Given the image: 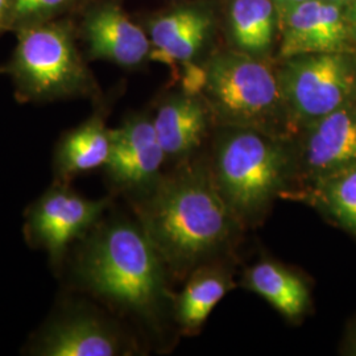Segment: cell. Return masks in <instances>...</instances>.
<instances>
[{
    "label": "cell",
    "instance_id": "28",
    "mask_svg": "<svg viewBox=\"0 0 356 356\" xmlns=\"http://www.w3.org/2000/svg\"><path fill=\"white\" fill-rule=\"evenodd\" d=\"M354 36H355L356 38V26L355 28H354Z\"/></svg>",
    "mask_w": 356,
    "mask_h": 356
},
{
    "label": "cell",
    "instance_id": "20",
    "mask_svg": "<svg viewBox=\"0 0 356 356\" xmlns=\"http://www.w3.org/2000/svg\"><path fill=\"white\" fill-rule=\"evenodd\" d=\"M204 13L197 10H178L175 13L161 16L151 26V38H152L154 53L164 51L172 42H175L189 26H193Z\"/></svg>",
    "mask_w": 356,
    "mask_h": 356
},
{
    "label": "cell",
    "instance_id": "12",
    "mask_svg": "<svg viewBox=\"0 0 356 356\" xmlns=\"http://www.w3.org/2000/svg\"><path fill=\"white\" fill-rule=\"evenodd\" d=\"M166 157H181L195 149L204 139L207 115L193 97H178L164 103L153 119Z\"/></svg>",
    "mask_w": 356,
    "mask_h": 356
},
{
    "label": "cell",
    "instance_id": "9",
    "mask_svg": "<svg viewBox=\"0 0 356 356\" xmlns=\"http://www.w3.org/2000/svg\"><path fill=\"white\" fill-rule=\"evenodd\" d=\"M107 201H90L76 193L54 189L47 193L31 216L29 229L53 257L101 216Z\"/></svg>",
    "mask_w": 356,
    "mask_h": 356
},
{
    "label": "cell",
    "instance_id": "6",
    "mask_svg": "<svg viewBox=\"0 0 356 356\" xmlns=\"http://www.w3.org/2000/svg\"><path fill=\"white\" fill-rule=\"evenodd\" d=\"M285 111L296 126H306L353 101L356 69L342 51L289 58L279 76Z\"/></svg>",
    "mask_w": 356,
    "mask_h": 356
},
{
    "label": "cell",
    "instance_id": "19",
    "mask_svg": "<svg viewBox=\"0 0 356 356\" xmlns=\"http://www.w3.org/2000/svg\"><path fill=\"white\" fill-rule=\"evenodd\" d=\"M210 24H211L210 17L204 13L175 42L166 47L164 51L151 54V57L153 60H157L165 64H173L177 61L179 63L189 61L204 45Z\"/></svg>",
    "mask_w": 356,
    "mask_h": 356
},
{
    "label": "cell",
    "instance_id": "22",
    "mask_svg": "<svg viewBox=\"0 0 356 356\" xmlns=\"http://www.w3.org/2000/svg\"><path fill=\"white\" fill-rule=\"evenodd\" d=\"M16 0H0V31L11 26Z\"/></svg>",
    "mask_w": 356,
    "mask_h": 356
},
{
    "label": "cell",
    "instance_id": "5",
    "mask_svg": "<svg viewBox=\"0 0 356 356\" xmlns=\"http://www.w3.org/2000/svg\"><path fill=\"white\" fill-rule=\"evenodd\" d=\"M202 88L216 114L231 127L277 136L272 124L285 107L279 79L267 65L244 53L216 56L202 74Z\"/></svg>",
    "mask_w": 356,
    "mask_h": 356
},
{
    "label": "cell",
    "instance_id": "3",
    "mask_svg": "<svg viewBox=\"0 0 356 356\" xmlns=\"http://www.w3.org/2000/svg\"><path fill=\"white\" fill-rule=\"evenodd\" d=\"M163 266L144 229L115 223L90 244L81 276L94 292L115 304L149 313L164 293Z\"/></svg>",
    "mask_w": 356,
    "mask_h": 356
},
{
    "label": "cell",
    "instance_id": "7",
    "mask_svg": "<svg viewBox=\"0 0 356 356\" xmlns=\"http://www.w3.org/2000/svg\"><path fill=\"white\" fill-rule=\"evenodd\" d=\"M294 172L312 182L356 163V103L304 126L298 147L292 148Z\"/></svg>",
    "mask_w": 356,
    "mask_h": 356
},
{
    "label": "cell",
    "instance_id": "27",
    "mask_svg": "<svg viewBox=\"0 0 356 356\" xmlns=\"http://www.w3.org/2000/svg\"><path fill=\"white\" fill-rule=\"evenodd\" d=\"M353 351H354V354L356 355V332L355 337H354V343H353Z\"/></svg>",
    "mask_w": 356,
    "mask_h": 356
},
{
    "label": "cell",
    "instance_id": "16",
    "mask_svg": "<svg viewBox=\"0 0 356 356\" xmlns=\"http://www.w3.org/2000/svg\"><path fill=\"white\" fill-rule=\"evenodd\" d=\"M111 151V129L102 120L91 119L69 134L57 153V168L63 177L106 165Z\"/></svg>",
    "mask_w": 356,
    "mask_h": 356
},
{
    "label": "cell",
    "instance_id": "13",
    "mask_svg": "<svg viewBox=\"0 0 356 356\" xmlns=\"http://www.w3.org/2000/svg\"><path fill=\"white\" fill-rule=\"evenodd\" d=\"M119 353L118 341L94 318L69 319L48 331L40 347L41 355L111 356Z\"/></svg>",
    "mask_w": 356,
    "mask_h": 356
},
{
    "label": "cell",
    "instance_id": "4",
    "mask_svg": "<svg viewBox=\"0 0 356 356\" xmlns=\"http://www.w3.org/2000/svg\"><path fill=\"white\" fill-rule=\"evenodd\" d=\"M17 32L8 72L20 101H51L83 95L91 89L89 72L69 26L44 22Z\"/></svg>",
    "mask_w": 356,
    "mask_h": 356
},
{
    "label": "cell",
    "instance_id": "2",
    "mask_svg": "<svg viewBox=\"0 0 356 356\" xmlns=\"http://www.w3.org/2000/svg\"><path fill=\"white\" fill-rule=\"evenodd\" d=\"M294 173L292 148L252 128L234 127L218 143L213 176L239 223L266 214Z\"/></svg>",
    "mask_w": 356,
    "mask_h": 356
},
{
    "label": "cell",
    "instance_id": "17",
    "mask_svg": "<svg viewBox=\"0 0 356 356\" xmlns=\"http://www.w3.org/2000/svg\"><path fill=\"white\" fill-rule=\"evenodd\" d=\"M231 288V281L222 272L198 268L178 297V322L188 330L201 327Z\"/></svg>",
    "mask_w": 356,
    "mask_h": 356
},
{
    "label": "cell",
    "instance_id": "25",
    "mask_svg": "<svg viewBox=\"0 0 356 356\" xmlns=\"http://www.w3.org/2000/svg\"><path fill=\"white\" fill-rule=\"evenodd\" d=\"M273 4H275V8H276V13H280L281 7L284 4V0H272Z\"/></svg>",
    "mask_w": 356,
    "mask_h": 356
},
{
    "label": "cell",
    "instance_id": "11",
    "mask_svg": "<svg viewBox=\"0 0 356 356\" xmlns=\"http://www.w3.org/2000/svg\"><path fill=\"white\" fill-rule=\"evenodd\" d=\"M85 35L94 58L120 66H136L149 54V40L118 6L104 4L89 13Z\"/></svg>",
    "mask_w": 356,
    "mask_h": 356
},
{
    "label": "cell",
    "instance_id": "1",
    "mask_svg": "<svg viewBox=\"0 0 356 356\" xmlns=\"http://www.w3.org/2000/svg\"><path fill=\"white\" fill-rule=\"evenodd\" d=\"M144 232L163 264L191 272L229 242L238 219L216 186L213 172L186 166L163 181L141 209Z\"/></svg>",
    "mask_w": 356,
    "mask_h": 356
},
{
    "label": "cell",
    "instance_id": "26",
    "mask_svg": "<svg viewBox=\"0 0 356 356\" xmlns=\"http://www.w3.org/2000/svg\"><path fill=\"white\" fill-rule=\"evenodd\" d=\"M326 1H331V3H337L339 6H344L343 0H326Z\"/></svg>",
    "mask_w": 356,
    "mask_h": 356
},
{
    "label": "cell",
    "instance_id": "15",
    "mask_svg": "<svg viewBox=\"0 0 356 356\" xmlns=\"http://www.w3.org/2000/svg\"><path fill=\"white\" fill-rule=\"evenodd\" d=\"M342 229L356 236V163L310 182L301 193Z\"/></svg>",
    "mask_w": 356,
    "mask_h": 356
},
{
    "label": "cell",
    "instance_id": "24",
    "mask_svg": "<svg viewBox=\"0 0 356 356\" xmlns=\"http://www.w3.org/2000/svg\"><path fill=\"white\" fill-rule=\"evenodd\" d=\"M347 20L351 22L354 26H356V0H353L348 4V13H347Z\"/></svg>",
    "mask_w": 356,
    "mask_h": 356
},
{
    "label": "cell",
    "instance_id": "8",
    "mask_svg": "<svg viewBox=\"0 0 356 356\" xmlns=\"http://www.w3.org/2000/svg\"><path fill=\"white\" fill-rule=\"evenodd\" d=\"M342 6L326 0H310L291 8L281 19V57L342 51L348 36Z\"/></svg>",
    "mask_w": 356,
    "mask_h": 356
},
{
    "label": "cell",
    "instance_id": "10",
    "mask_svg": "<svg viewBox=\"0 0 356 356\" xmlns=\"http://www.w3.org/2000/svg\"><path fill=\"white\" fill-rule=\"evenodd\" d=\"M165 157L153 120L135 118L111 129V151L106 165L116 182L127 186L152 182Z\"/></svg>",
    "mask_w": 356,
    "mask_h": 356
},
{
    "label": "cell",
    "instance_id": "14",
    "mask_svg": "<svg viewBox=\"0 0 356 356\" xmlns=\"http://www.w3.org/2000/svg\"><path fill=\"white\" fill-rule=\"evenodd\" d=\"M245 285L286 318H300L309 306L310 294L304 280L273 261L254 264L245 275Z\"/></svg>",
    "mask_w": 356,
    "mask_h": 356
},
{
    "label": "cell",
    "instance_id": "18",
    "mask_svg": "<svg viewBox=\"0 0 356 356\" xmlns=\"http://www.w3.org/2000/svg\"><path fill=\"white\" fill-rule=\"evenodd\" d=\"M275 13L272 0H234L229 20L238 47L250 53L268 49L273 38Z\"/></svg>",
    "mask_w": 356,
    "mask_h": 356
},
{
    "label": "cell",
    "instance_id": "21",
    "mask_svg": "<svg viewBox=\"0 0 356 356\" xmlns=\"http://www.w3.org/2000/svg\"><path fill=\"white\" fill-rule=\"evenodd\" d=\"M74 0H16L11 26L16 29L44 23L61 13Z\"/></svg>",
    "mask_w": 356,
    "mask_h": 356
},
{
    "label": "cell",
    "instance_id": "23",
    "mask_svg": "<svg viewBox=\"0 0 356 356\" xmlns=\"http://www.w3.org/2000/svg\"><path fill=\"white\" fill-rule=\"evenodd\" d=\"M306 1H310V0H284V4H282V7H281L280 13H277V15H279V22L282 19V16L288 13L291 8L298 6V4L306 3Z\"/></svg>",
    "mask_w": 356,
    "mask_h": 356
}]
</instances>
